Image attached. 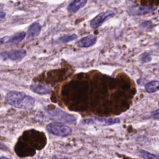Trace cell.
<instances>
[{"instance_id": "6da1fadb", "label": "cell", "mask_w": 159, "mask_h": 159, "mask_svg": "<svg viewBox=\"0 0 159 159\" xmlns=\"http://www.w3.org/2000/svg\"><path fill=\"white\" fill-rule=\"evenodd\" d=\"M6 102L18 109H32L35 105V99L25 93L18 91H10L5 97Z\"/></svg>"}, {"instance_id": "7a4b0ae2", "label": "cell", "mask_w": 159, "mask_h": 159, "mask_svg": "<svg viewBox=\"0 0 159 159\" xmlns=\"http://www.w3.org/2000/svg\"><path fill=\"white\" fill-rule=\"evenodd\" d=\"M46 129L49 133L59 137H67L72 134V130L70 127L58 122L50 123Z\"/></svg>"}, {"instance_id": "3957f363", "label": "cell", "mask_w": 159, "mask_h": 159, "mask_svg": "<svg viewBox=\"0 0 159 159\" xmlns=\"http://www.w3.org/2000/svg\"><path fill=\"white\" fill-rule=\"evenodd\" d=\"M27 55L24 49H15L4 51L0 53V58L3 60H11L12 61H20Z\"/></svg>"}, {"instance_id": "277c9868", "label": "cell", "mask_w": 159, "mask_h": 159, "mask_svg": "<svg viewBox=\"0 0 159 159\" xmlns=\"http://www.w3.org/2000/svg\"><path fill=\"white\" fill-rule=\"evenodd\" d=\"M120 122V120L116 117H92L91 118L87 119L83 121V123L90 124H94L100 125H111L115 124H119Z\"/></svg>"}, {"instance_id": "5b68a950", "label": "cell", "mask_w": 159, "mask_h": 159, "mask_svg": "<svg viewBox=\"0 0 159 159\" xmlns=\"http://www.w3.org/2000/svg\"><path fill=\"white\" fill-rule=\"evenodd\" d=\"M114 16V13L110 11L101 12L90 21V26L93 29H97L108 19L113 17Z\"/></svg>"}, {"instance_id": "8992f818", "label": "cell", "mask_w": 159, "mask_h": 159, "mask_svg": "<svg viewBox=\"0 0 159 159\" xmlns=\"http://www.w3.org/2000/svg\"><path fill=\"white\" fill-rule=\"evenodd\" d=\"M157 7H150L148 6H131L128 8V12L130 16H143L155 11Z\"/></svg>"}, {"instance_id": "52a82bcc", "label": "cell", "mask_w": 159, "mask_h": 159, "mask_svg": "<svg viewBox=\"0 0 159 159\" xmlns=\"http://www.w3.org/2000/svg\"><path fill=\"white\" fill-rule=\"evenodd\" d=\"M26 33L25 32H16L11 36H5L2 37L3 44L11 43H19L22 42L25 37Z\"/></svg>"}, {"instance_id": "ba28073f", "label": "cell", "mask_w": 159, "mask_h": 159, "mask_svg": "<svg viewBox=\"0 0 159 159\" xmlns=\"http://www.w3.org/2000/svg\"><path fill=\"white\" fill-rule=\"evenodd\" d=\"M96 37L92 35H89L80 39L76 42V45L80 48H88L94 45L96 43Z\"/></svg>"}, {"instance_id": "9c48e42d", "label": "cell", "mask_w": 159, "mask_h": 159, "mask_svg": "<svg viewBox=\"0 0 159 159\" xmlns=\"http://www.w3.org/2000/svg\"><path fill=\"white\" fill-rule=\"evenodd\" d=\"M54 118L57 119L60 121H63L68 123H72L76 120V117L70 114H66L61 111H56L55 112H52L51 114Z\"/></svg>"}, {"instance_id": "30bf717a", "label": "cell", "mask_w": 159, "mask_h": 159, "mask_svg": "<svg viewBox=\"0 0 159 159\" xmlns=\"http://www.w3.org/2000/svg\"><path fill=\"white\" fill-rule=\"evenodd\" d=\"M30 89L34 93L40 95L49 94L52 90V89L48 86L42 84H32L30 86Z\"/></svg>"}, {"instance_id": "8fae6325", "label": "cell", "mask_w": 159, "mask_h": 159, "mask_svg": "<svg viewBox=\"0 0 159 159\" xmlns=\"http://www.w3.org/2000/svg\"><path fill=\"white\" fill-rule=\"evenodd\" d=\"M42 29L41 25L38 22H35L32 23L28 28L27 30V37L34 38L39 35Z\"/></svg>"}, {"instance_id": "7c38bea8", "label": "cell", "mask_w": 159, "mask_h": 159, "mask_svg": "<svg viewBox=\"0 0 159 159\" xmlns=\"http://www.w3.org/2000/svg\"><path fill=\"white\" fill-rule=\"evenodd\" d=\"M88 0H73L67 7V10L69 12L75 13L83 7L87 3Z\"/></svg>"}, {"instance_id": "4fadbf2b", "label": "cell", "mask_w": 159, "mask_h": 159, "mask_svg": "<svg viewBox=\"0 0 159 159\" xmlns=\"http://www.w3.org/2000/svg\"><path fill=\"white\" fill-rule=\"evenodd\" d=\"M145 88L148 93H153L159 91V81L154 80L147 83Z\"/></svg>"}, {"instance_id": "5bb4252c", "label": "cell", "mask_w": 159, "mask_h": 159, "mask_svg": "<svg viewBox=\"0 0 159 159\" xmlns=\"http://www.w3.org/2000/svg\"><path fill=\"white\" fill-rule=\"evenodd\" d=\"M77 35L75 34L71 35H65L60 37L56 40V43L58 44L66 43L75 40L77 38Z\"/></svg>"}, {"instance_id": "9a60e30c", "label": "cell", "mask_w": 159, "mask_h": 159, "mask_svg": "<svg viewBox=\"0 0 159 159\" xmlns=\"http://www.w3.org/2000/svg\"><path fill=\"white\" fill-rule=\"evenodd\" d=\"M139 153L140 155L141 156V157H142L143 158H146V159H148V158H153V159L159 158V155L152 153L150 152H148L147 151H145V150H142V149L139 150Z\"/></svg>"}, {"instance_id": "2e32d148", "label": "cell", "mask_w": 159, "mask_h": 159, "mask_svg": "<svg viewBox=\"0 0 159 159\" xmlns=\"http://www.w3.org/2000/svg\"><path fill=\"white\" fill-rule=\"evenodd\" d=\"M139 27L145 31H149L153 27V24L150 20H146L139 25Z\"/></svg>"}, {"instance_id": "e0dca14e", "label": "cell", "mask_w": 159, "mask_h": 159, "mask_svg": "<svg viewBox=\"0 0 159 159\" xmlns=\"http://www.w3.org/2000/svg\"><path fill=\"white\" fill-rule=\"evenodd\" d=\"M151 60H152V58H151L150 54H148L147 53H144L141 55V61H142V63H148V62L150 61Z\"/></svg>"}, {"instance_id": "ac0fdd59", "label": "cell", "mask_w": 159, "mask_h": 159, "mask_svg": "<svg viewBox=\"0 0 159 159\" xmlns=\"http://www.w3.org/2000/svg\"><path fill=\"white\" fill-rule=\"evenodd\" d=\"M151 117L155 120H159V109L153 111L151 112Z\"/></svg>"}, {"instance_id": "d6986e66", "label": "cell", "mask_w": 159, "mask_h": 159, "mask_svg": "<svg viewBox=\"0 0 159 159\" xmlns=\"http://www.w3.org/2000/svg\"><path fill=\"white\" fill-rule=\"evenodd\" d=\"M6 17V13L4 12H0V23L2 22Z\"/></svg>"}, {"instance_id": "ffe728a7", "label": "cell", "mask_w": 159, "mask_h": 159, "mask_svg": "<svg viewBox=\"0 0 159 159\" xmlns=\"http://www.w3.org/2000/svg\"><path fill=\"white\" fill-rule=\"evenodd\" d=\"M158 105H159V101H158Z\"/></svg>"}]
</instances>
